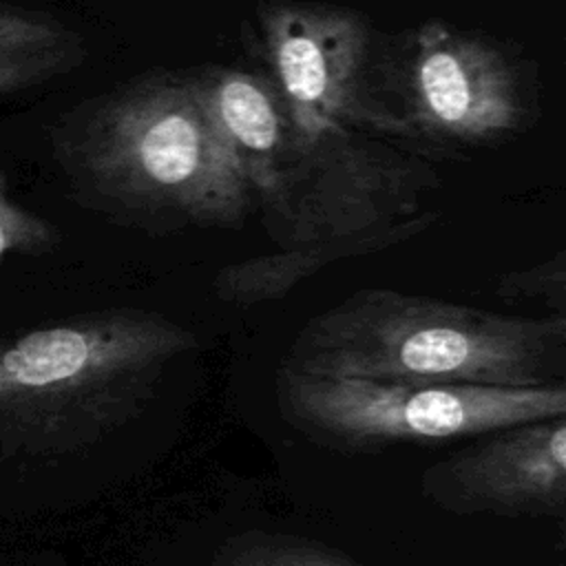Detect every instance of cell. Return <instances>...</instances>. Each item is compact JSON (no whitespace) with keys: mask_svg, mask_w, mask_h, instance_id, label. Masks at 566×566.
<instances>
[{"mask_svg":"<svg viewBox=\"0 0 566 566\" xmlns=\"http://www.w3.org/2000/svg\"><path fill=\"white\" fill-rule=\"evenodd\" d=\"M281 367L325 378L566 385V318L509 316L398 290H358L312 316Z\"/></svg>","mask_w":566,"mask_h":566,"instance_id":"obj_1","label":"cell"},{"mask_svg":"<svg viewBox=\"0 0 566 566\" xmlns=\"http://www.w3.org/2000/svg\"><path fill=\"white\" fill-rule=\"evenodd\" d=\"M197 336L164 314L113 310L0 345V424L71 449L128 420Z\"/></svg>","mask_w":566,"mask_h":566,"instance_id":"obj_2","label":"cell"},{"mask_svg":"<svg viewBox=\"0 0 566 566\" xmlns=\"http://www.w3.org/2000/svg\"><path fill=\"white\" fill-rule=\"evenodd\" d=\"M77 155L104 195L192 223L237 226L254 199L195 77H144L111 95Z\"/></svg>","mask_w":566,"mask_h":566,"instance_id":"obj_3","label":"cell"},{"mask_svg":"<svg viewBox=\"0 0 566 566\" xmlns=\"http://www.w3.org/2000/svg\"><path fill=\"white\" fill-rule=\"evenodd\" d=\"M281 416L312 440L347 451L484 436L566 416V385L491 387L325 378L279 365Z\"/></svg>","mask_w":566,"mask_h":566,"instance_id":"obj_4","label":"cell"},{"mask_svg":"<svg viewBox=\"0 0 566 566\" xmlns=\"http://www.w3.org/2000/svg\"><path fill=\"white\" fill-rule=\"evenodd\" d=\"M270 80L301 153L312 159L365 119L360 82L369 24L347 7L279 0L259 11Z\"/></svg>","mask_w":566,"mask_h":566,"instance_id":"obj_5","label":"cell"},{"mask_svg":"<svg viewBox=\"0 0 566 566\" xmlns=\"http://www.w3.org/2000/svg\"><path fill=\"white\" fill-rule=\"evenodd\" d=\"M402 93L405 119L438 139L495 142L526 117L522 82L504 51L440 20L413 33Z\"/></svg>","mask_w":566,"mask_h":566,"instance_id":"obj_6","label":"cell"},{"mask_svg":"<svg viewBox=\"0 0 566 566\" xmlns=\"http://www.w3.org/2000/svg\"><path fill=\"white\" fill-rule=\"evenodd\" d=\"M422 491L458 515L559 517L566 509V416L493 431L427 469Z\"/></svg>","mask_w":566,"mask_h":566,"instance_id":"obj_7","label":"cell"},{"mask_svg":"<svg viewBox=\"0 0 566 566\" xmlns=\"http://www.w3.org/2000/svg\"><path fill=\"white\" fill-rule=\"evenodd\" d=\"M195 82L252 197L279 219L310 159L298 148L276 86L270 77L223 66L195 75Z\"/></svg>","mask_w":566,"mask_h":566,"instance_id":"obj_8","label":"cell"},{"mask_svg":"<svg viewBox=\"0 0 566 566\" xmlns=\"http://www.w3.org/2000/svg\"><path fill=\"white\" fill-rule=\"evenodd\" d=\"M424 223L427 219H407L338 241L292 245L274 254L245 259L219 270L214 279V292L230 303H259L281 298L296 283L312 276L327 263L352 254L374 252L394 241H402L405 237L424 228Z\"/></svg>","mask_w":566,"mask_h":566,"instance_id":"obj_9","label":"cell"},{"mask_svg":"<svg viewBox=\"0 0 566 566\" xmlns=\"http://www.w3.org/2000/svg\"><path fill=\"white\" fill-rule=\"evenodd\" d=\"M84 57V44L62 22L0 4V95L49 82Z\"/></svg>","mask_w":566,"mask_h":566,"instance_id":"obj_10","label":"cell"},{"mask_svg":"<svg viewBox=\"0 0 566 566\" xmlns=\"http://www.w3.org/2000/svg\"><path fill=\"white\" fill-rule=\"evenodd\" d=\"M217 566H367L312 539L294 535H243L226 548Z\"/></svg>","mask_w":566,"mask_h":566,"instance_id":"obj_11","label":"cell"},{"mask_svg":"<svg viewBox=\"0 0 566 566\" xmlns=\"http://www.w3.org/2000/svg\"><path fill=\"white\" fill-rule=\"evenodd\" d=\"M55 241L53 228L13 203L7 195V177L0 168V259L11 252H42Z\"/></svg>","mask_w":566,"mask_h":566,"instance_id":"obj_12","label":"cell"}]
</instances>
